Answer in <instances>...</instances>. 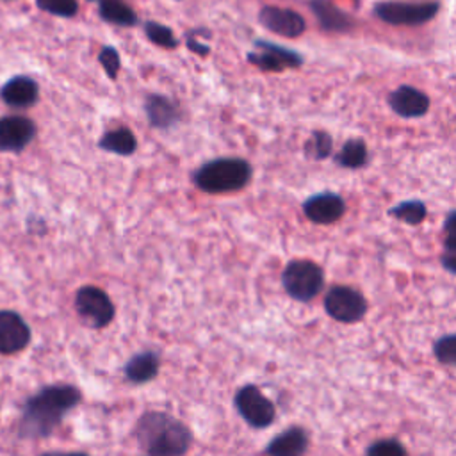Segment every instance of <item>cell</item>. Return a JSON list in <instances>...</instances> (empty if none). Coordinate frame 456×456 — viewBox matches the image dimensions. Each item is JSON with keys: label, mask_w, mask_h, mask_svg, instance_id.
<instances>
[{"label": "cell", "mask_w": 456, "mask_h": 456, "mask_svg": "<svg viewBox=\"0 0 456 456\" xmlns=\"http://www.w3.org/2000/svg\"><path fill=\"white\" fill-rule=\"evenodd\" d=\"M98 148L107 153L128 157V155H134V151L137 150V139L130 128L119 126L105 132L98 141Z\"/></svg>", "instance_id": "ffe728a7"}, {"label": "cell", "mask_w": 456, "mask_h": 456, "mask_svg": "<svg viewBox=\"0 0 456 456\" xmlns=\"http://www.w3.org/2000/svg\"><path fill=\"white\" fill-rule=\"evenodd\" d=\"M134 436L150 456H183L192 440L189 428L164 411L141 415Z\"/></svg>", "instance_id": "7a4b0ae2"}, {"label": "cell", "mask_w": 456, "mask_h": 456, "mask_svg": "<svg viewBox=\"0 0 456 456\" xmlns=\"http://www.w3.org/2000/svg\"><path fill=\"white\" fill-rule=\"evenodd\" d=\"M281 285L292 299L306 303L321 292L324 273L312 260H290L281 273Z\"/></svg>", "instance_id": "277c9868"}, {"label": "cell", "mask_w": 456, "mask_h": 456, "mask_svg": "<svg viewBox=\"0 0 456 456\" xmlns=\"http://www.w3.org/2000/svg\"><path fill=\"white\" fill-rule=\"evenodd\" d=\"M388 214L406 224H420L426 216H428V208H426V203L420 201V200H404L397 205H394Z\"/></svg>", "instance_id": "603a6c76"}, {"label": "cell", "mask_w": 456, "mask_h": 456, "mask_svg": "<svg viewBox=\"0 0 456 456\" xmlns=\"http://www.w3.org/2000/svg\"><path fill=\"white\" fill-rule=\"evenodd\" d=\"M367 162H369L367 144L358 137L347 139L338 150V153L335 155V164L346 169H360V167H365Z\"/></svg>", "instance_id": "44dd1931"}, {"label": "cell", "mask_w": 456, "mask_h": 456, "mask_svg": "<svg viewBox=\"0 0 456 456\" xmlns=\"http://www.w3.org/2000/svg\"><path fill=\"white\" fill-rule=\"evenodd\" d=\"M324 310L338 322H356L367 312V301L353 287L335 285L324 296Z\"/></svg>", "instance_id": "52a82bcc"}, {"label": "cell", "mask_w": 456, "mask_h": 456, "mask_svg": "<svg viewBox=\"0 0 456 456\" xmlns=\"http://www.w3.org/2000/svg\"><path fill=\"white\" fill-rule=\"evenodd\" d=\"M390 109L404 118V119H415V118H422L424 114H428L429 110V96L426 93H422L420 89L413 87V86H399L395 87L388 98H387Z\"/></svg>", "instance_id": "5bb4252c"}, {"label": "cell", "mask_w": 456, "mask_h": 456, "mask_svg": "<svg viewBox=\"0 0 456 456\" xmlns=\"http://www.w3.org/2000/svg\"><path fill=\"white\" fill-rule=\"evenodd\" d=\"M98 14L103 21L119 27H134L139 21L137 14L121 0H100Z\"/></svg>", "instance_id": "7402d4cb"}, {"label": "cell", "mask_w": 456, "mask_h": 456, "mask_svg": "<svg viewBox=\"0 0 456 456\" xmlns=\"http://www.w3.org/2000/svg\"><path fill=\"white\" fill-rule=\"evenodd\" d=\"M91 2H93V0H91Z\"/></svg>", "instance_id": "d6a6232c"}, {"label": "cell", "mask_w": 456, "mask_h": 456, "mask_svg": "<svg viewBox=\"0 0 456 456\" xmlns=\"http://www.w3.org/2000/svg\"><path fill=\"white\" fill-rule=\"evenodd\" d=\"M253 169L240 157H219L207 160L192 173V182L198 189L208 194L235 192L248 185Z\"/></svg>", "instance_id": "3957f363"}, {"label": "cell", "mask_w": 456, "mask_h": 456, "mask_svg": "<svg viewBox=\"0 0 456 456\" xmlns=\"http://www.w3.org/2000/svg\"><path fill=\"white\" fill-rule=\"evenodd\" d=\"M258 21L267 30L290 39L299 37L306 30L305 18L299 12L278 5L262 7L258 12Z\"/></svg>", "instance_id": "7c38bea8"}, {"label": "cell", "mask_w": 456, "mask_h": 456, "mask_svg": "<svg viewBox=\"0 0 456 456\" xmlns=\"http://www.w3.org/2000/svg\"><path fill=\"white\" fill-rule=\"evenodd\" d=\"M39 456H89L86 452H43Z\"/></svg>", "instance_id": "1f68e13d"}, {"label": "cell", "mask_w": 456, "mask_h": 456, "mask_svg": "<svg viewBox=\"0 0 456 456\" xmlns=\"http://www.w3.org/2000/svg\"><path fill=\"white\" fill-rule=\"evenodd\" d=\"M159 354L153 351H142L134 354L125 365V376L132 383H146L159 372Z\"/></svg>", "instance_id": "d6986e66"}, {"label": "cell", "mask_w": 456, "mask_h": 456, "mask_svg": "<svg viewBox=\"0 0 456 456\" xmlns=\"http://www.w3.org/2000/svg\"><path fill=\"white\" fill-rule=\"evenodd\" d=\"M142 28H144L148 39H150L153 45L162 46V48H167V50L178 46V39L175 37V32H173L169 27H166V25H162V23H159V21L148 20V21H144Z\"/></svg>", "instance_id": "d4e9b609"}, {"label": "cell", "mask_w": 456, "mask_h": 456, "mask_svg": "<svg viewBox=\"0 0 456 456\" xmlns=\"http://www.w3.org/2000/svg\"><path fill=\"white\" fill-rule=\"evenodd\" d=\"M233 403L239 415L251 428H267L274 420V415H276L274 404L255 385L240 387L235 394Z\"/></svg>", "instance_id": "ba28073f"}, {"label": "cell", "mask_w": 456, "mask_h": 456, "mask_svg": "<svg viewBox=\"0 0 456 456\" xmlns=\"http://www.w3.org/2000/svg\"><path fill=\"white\" fill-rule=\"evenodd\" d=\"M75 310L91 328H103L114 319V305L110 297L94 285H84L77 290Z\"/></svg>", "instance_id": "8992f818"}, {"label": "cell", "mask_w": 456, "mask_h": 456, "mask_svg": "<svg viewBox=\"0 0 456 456\" xmlns=\"http://www.w3.org/2000/svg\"><path fill=\"white\" fill-rule=\"evenodd\" d=\"M253 52L248 53V61L262 71H281L287 68H299L303 64V57L281 45L256 39Z\"/></svg>", "instance_id": "9c48e42d"}, {"label": "cell", "mask_w": 456, "mask_h": 456, "mask_svg": "<svg viewBox=\"0 0 456 456\" xmlns=\"http://www.w3.org/2000/svg\"><path fill=\"white\" fill-rule=\"evenodd\" d=\"M305 216L315 224H331L342 217L346 212V203L340 194L324 191L319 194H312L303 203Z\"/></svg>", "instance_id": "4fadbf2b"}, {"label": "cell", "mask_w": 456, "mask_h": 456, "mask_svg": "<svg viewBox=\"0 0 456 456\" xmlns=\"http://www.w3.org/2000/svg\"><path fill=\"white\" fill-rule=\"evenodd\" d=\"M333 139L328 132L315 130L305 142V157L310 160H324L331 155Z\"/></svg>", "instance_id": "cb8c5ba5"}, {"label": "cell", "mask_w": 456, "mask_h": 456, "mask_svg": "<svg viewBox=\"0 0 456 456\" xmlns=\"http://www.w3.org/2000/svg\"><path fill=\"white\" fill-rule=\"evenodd\" d=\"M185 45H187V48H189L191 52H194V53H198V55H203V57H205V55L210 53V46H208V45H203L200 39H196L192 32H187V36H185Z\"/></svg>", "instance_id": "4dcf8cb0"}, {"label": "cell", "mask_w": 456, "mask_h": 456, "mask_svg": "<svg viewBox=\"0 0 456 456\" xmlns=\"http://www.w3.org/2000/svg\"><path fill=\"white\" fill-rule=\"evenodd\" d=\"M435 356L445 365H454L456 362V337L452 333L440 337L435 342Z\"/></svg>", "instance_id": "f1b7e54d"}, {"label": "cell", "mask_w": 456, "mask_h": 456, "mask_svg": "<svg viewBox=\"0 0 456 456\" xmlns=\"http://www.w3.org/2000/svg\"><path fill=\"white\" fill-rule=\"evenodd\" d=\"M98 61H100L103 71L107 73V77L110 80H116L119 68H121V59H119L118 50L114 46H103L98 53Z\"/></svg>", "instance_id": "f546056e"}, {"label": "cell", "mask_w": 456, "mask_h": 456, "mask_svg": "<svg viewBox=\"0 0 456 456\" xmlns=\"http://www.w3.org/2000/svg\"><path fill=\"white\" fill-rule=\"evenodd\" d=\"M39 98V86L28 75H14L0 87V100L12 109H28Z\"/></svg>", "instance_id": "9a60e30c"}, {"label": "cell", "mask_w": 456, "mask_h": 456, "mask_svg": "<svg viewBox=\"0 0 456 456\" xmlns=\"http://www.w3.org/2000/svg\"><path fill=\"white\" fill-rule=\"evenodd\" d=\"M367 456H406V449L399 440L385 438L367 447Z\"/></svg>", "instance_id": "83f0119b"}, {"label": "cell", "mask_w": 456, "mask_h": 456, "mask_svg": "<svg viewBox=\"0 0 456 456\" xmlns=\"http://www.w3.org/2000/svg\"><path fill=\"white\" fill-rule=\"evenodd\" d=\"M308 447V436L303 428L292 426L287 431L274 436L267 447V456H303Z\"/></svg>", "instance_id": "ac0fdd59"}, {"label": "cell", "mask_w": 456, "mask_h": 456, "mask_svg": "<svg viewBox=\"0 0 456 456\" xmlns=\"http://www.w3.org/2000/svg\"><path fill=\"white\" fill-rule=\"evenodd\" d=\"M456 210H449L447 217H445V224H444V232H445V251L442 255V265L454 274L456 273V249H454V224H456Z\"/></svg>", "instance_id": "484cf974"}, {"label": "cell", "mask_w": 456, "mask_h": 456, "mask_svg": "<svg viewBox=\"0 0 456 456\" xmlns=\"http://www.w3.org/2000/svg\"><path fill=\"white\" fill-rule=\"evenodd\" d=\"M80 390L68 383H55L39 388L21 408L18 435L25 440L50 436L66 413L80 403Z\"/></svg>", "instance_id": "6da1fadb"}, {"label": "cell", "mask_w": 456, "mask_h": 456, "mask_svg": "<svg viewBox=\"0 0 456 456\" xmlns=\"http://www.w3.org/2000/svg\"><path fill=\"white\" fill-rule=\"evenodd\" d=\"M36 5L41 11L59 18H73L78 12L77 0H36Z\"/></svg>", "instance_id": "4316f807"}, {"label": "cell", "mask_w": 456, "mask_h": 456, "mask_svg": "<svg viewBox=\"0 0 456 456\" xmlns=\"http://www.w3.org/2000/svg\"><path fill=\"white\" fill-rule=\"evenodd\" d=\"M144 112L153 128L169 130L180 123L182 112L178 105L164 94H148L144 100Z\"/></svg>", "instance_id": "2e32d148"}, {"label": "cell", "mask_w": 456, "mask_h": 456, "mask_svg": "<svg viewBox=\"0 0 456 456\" xmlns=\"http://www.w3.org/2000/svg\"><path fill=\"white\" fill-rule=\"evenodd\" d=\"M308 5L317 16L319 25L328 32H347L354 27V20L330 0H310Z\"/></svg>", "instance_id": "e0dca14e"}, {"label": "cell", "mask_w": 456, "mask_h": 456, "mask_svg": "<svg viewBox=\"0 0 456 456\" xmlns=\"http://www.w3.org/2000/svg\"><path fill=\"white\" fill-rule=\"evenodd\" d=\"M36 123L20 114H9L0 118V151L20 153L36 137Z\"/></svg>", "instance_id": "30bf717a"}, {"label": "cell", "mask_w": 456, "mask_h": 456, "mask_svg": "<svg viewBox=\"0 0 456 456\" xmlns=\"http://www.w3.org/2000/svg\"><path fill=\"white\" fill-rule=\"evenodd\" d=\"M30 328L14 310H0V354H16L30 342Z\"/></svg>", "instance_id": "8fae6325"}, {"label": "cell", "mask_w": 456, "mask_h": 456, "mask_svg": "<svg viewBox=\"0 0 456 456\" xmlns=\"http://www.w3.org/2000/svg\"><path fill=\"white\" fill-rule=\"evenodd\" d=\"M440 11L438 2H378L374 5V14L388 25H406L417 27L433 20Z\"/></svg>", "instance_id": "5b68a950"}]
</instances>
